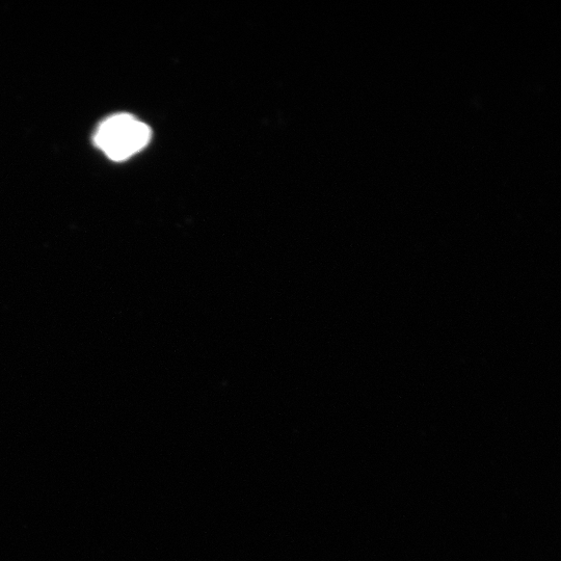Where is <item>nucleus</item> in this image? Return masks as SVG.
Here are the masks:
<instances>
[{"label": "nucleus", "mask_w": 561, "mask_h": 561, "mask_svg": "<svg viewBox=\"0 0 561 561\" xmlns=\"http://www.w3.org/2000/svg\"><path fill=\"white\" fill-rule=\"evenodd\" d=\"M151 138L147 124L129 114H117L100 123L93 142L114 162H123L142 151Z\"/></svg>", "instance_id": "nucleus-1"}]
</instances>
